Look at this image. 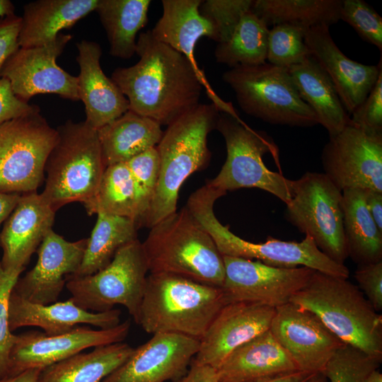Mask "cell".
I'll list each match as a JSON object with an SVG mask.
<instances>
[{"mask_svg": "<svg viewBox=\"0 0 382 382\" xmlns=\"http://www.w3.org/2000/svg\"><path fill=\"white\" fill-rule=\"evenodd\" d=\"M150 228L142 243L150 273L175 274L222 286L225 275L223 256L186 207Z\"/></svg>", "mask_w": 382, "mask_h": 382, "instance_id": "obj_5", "label": "cell"}, {"mask_svg": "<svg viewBox=\"0 0 382 382\" xmlns=\"http://www.w3.org/2000/svg\"><path fill=\"white\" fill-rule=\"evenodd\" d=\"M350 115L355 126L368 133L382 135V70L366 98Z\"/></svg>", "mask_w": 382, "mask_h": 382, "instance_id": "obj_43", "label": "cell"}, {"mask_svg": "<svg viewBox=\"0 0 382 382\" xmlns=\"http://www.w3.org/2000/svg\"><path fill=\"white\" fill-rule=\"evenodd\" d=\"M216 129L224 139L227 156L218 175L207 183L226 193L259 188L286 204L291 198L293 180L269 170L262 159L270 154L279 166V149L272 137L226 113L220 114Z\"/></svg>", "mask_w": 382, "mask_h": 382, "instance_id": "obj_8", "label": "cell"}, {"mask_svg": "<svg viewBox=\"0 0 382 382\" xmlns=\"http://www.w3.org/2000/svg\"><path fill=\"white\" fill-rule=\"evenodd\" d=\"M136 54L135 64L117 68L111 76L129 110L168 126L199 104L203 86L214 104L224 106L197 63L156 40L151 30L140 33Z\"/></svg>", "mask_w": 382, "mask_h": 382, "instance_id": "obj_1", "label": "cell"}, {"mask_svg": "<svg viewBox=\"0 0 382 382\" xmlns=\"http://www.w3.org/2000/svg\"><path fill=\"white\" fill-rule=\"evenodd\" d=\"M190 369L177 382H219L216 369L207 365L190 364Z\"/></svg>", "mask_w": 382, "mask_h": 382, "instance_id": "obj_47", "label": "cell"}, {"mask_svg": "<svg viewBox=\"0 0 382 382\" xmlns=\"http://www.w3.org/2000/svg\"><path fill=\"white\" fill-rule=\"evenodd\" d=\"M314 374H315L298 371L271 378L252 382H309Z\"/></svg>", "mask_w": 382, "mask_h": 382, "instance_id": "obj_50", "label": "cell"}, {"mask_svg": "<svg viewBox=\"0 0 382 382\" xmlns=\"http://www.w3.org/2000/svg\"><path fill=\"white\" fill-rule=\"evenodd\" d=\"M222 256L225 275L221 289L226 304L255 302L276 308L289 303L315 271L307 267H277L258 260Z\"/></svg>", "mask_w": 382, "mask_h": 382, "instance_id": "obj_15", "label": "cell"}, {"mask_svg": "<svg viewBox=\"0 0 382 382\" xmlns=\"http://www.w3.org/2000/svg\"><path fill=\"white\" fill-rule=\"evenodd\" d=\"M363 382H382V374L378 369L371 371Z\"/></svg>", "mask_w": 382, "mask_h": 382, "instance_id": "obj_53", "label": "cell"}, {"mask_svg": "<svg viewBox=\"0 0 382 382\" xmlns=\"http://www.w3.org/2000/svg\"><path fill=\"white\" fill-rule=\"evenodd\" d=\"M76 45L80 68L77 76L79 100L85 106V122L97 130L127 112L129 102L112 79L104 74L100 63V45L82 40Z\"/></svg>", "mask_w": 382, "mask_h": 382, "instance_id": "obj_23", "label": "cell"}, {"mask_svg": "<svg viewBox=\"0 0 382 382\" xmlns=\"http://www.w3.org/2000/svg\"><path fill=\"white\" fill-rule=\"evenodd\" d=\"M270 331L299 371L316 374L343 343L312 312L289 302L275 308Z\"/></svg>", "mask_w": 382, "mask_h": 382, "instance_id": "obj_17", "label": "cell"}, {"mask_svg": "<svg viewBox=\"0 0 382 382\" xmlns=\"http://www.w3.org/2000/svg\"><path fill=\"white\" fill-rule=\"evenodd\" d=\"M83 204L88 215L105 214L126 217L138 225L140 213L137 195L127 163L107 166L96 192Z\"/></svg>", "mask_w": 382, "mask_h": 382, "instance_id": "obj_35", "label": "cell"}, {"mask_svg": "<svg viewBox=\"0 0 382 382\" xmlns=\"http://www.w3.org/2000/svg\"><path fill=\"white\" fill-rule=\"evenodd\" d=\"M97 132L105 167L156 146L163 133L160 124L130 110Z\"/></svg>", "mask_w": 382, "mask_h": 382, "instance_id": "obj_28", "label": "cell"}, {"mask_svg": "<svg viewBox=\"0 0 382 382\" xmlns=\"http://www.w3.org/2000/svg\"><path fill=\"white\" fill-rule=\"evenodd\" d=\"M225 304L220 287L179 275L150 273L136 323L149 334L199 340Z\"/></svg>", "mask_w": 382, "mask_h": 382, "instance_id": "obj_4", "label": "cell"}, {"mask_svg": "<svg viewBox=\"0 0 382 382\" xmlns=\"http://www.w3.org/2000/svg\"><path fill=\"white\" fill-rule=\"evenodd\" d=\"M340 16L361 38L381 51L382 18L369 4L363 0H343Z\"/></svg>", "mask_w": 382, "mask_h": 382, "instance_id": "obj_41", "label": "cell"}, {"mask_svg": "<svg viewBox=\"0 0 382 382\" xmlns=\"http://www.w3.org/2000/svg\"><path fill=\"white\" fill-rule=\"evenodd\" d=\"M99 0H37L23 6L18 34L20 47L45 45L64 29L96 11Z\"/></svg>", "mask_w": 382, "mask_h": 382, "instance_id": "obj_26", "label": "cell"}, {"mask_svg": "<svg viewBox=\"0 0 382 382\" xmlns=\"http://www.w3.org/2000/svg\"><path fill=\"white\" fill-rule=\"evenodd\" d=\"M382 359L344 344L327 364L323 374L328 382H363Z\"/></svg>", "mask_w": 382, "mask_h": 382, "instance_id": "obj_38", "label": "cell"}, {"mask_svg": "<svg viewBox=\"0 0 382 382\" xmlns=\"http://www.w3.org/2000/svg\"><path fill=\"white\" fill-rule=\"evenodd\" d=\"M275 308L255 302L225 304L199 339L191 364L218 369L238 347L270 330Z\"/></svg>", "mask_w": 382, "mask_h": 382, "instance_id": "obj_19", "label": "cell"}, {"mask_svg": "<svg viewBox=\"0 0 382 382\" xmlns=\"http://www.w3.org/2000/svg\"><path fill=\"white\" fill-rule=\"evenodd\" d=\"M199 347V340L192 337L154 334L102 382H177L187 372Z\"/></svg>", "mask_w": 382, "mask_h": 382, "instance_id": "obj_18", "label": "cell"}, {"mask_svg": "<svg viewBox=\"0 0 382 382\" xmlns=\"http://www.w3.org/2000/svg\"><path fill=\"white\" fill-rule=\"evenodd\" d=\"M342 212L348 257L358 265L382 261V231L367 209L362 189L342 191Z\"/></svg>", "mask_w": 382, "mask_h": 382, "instance_id": "obj_31", "label": "cell"}, {"mask_svg": "<svg viewBox=\"0 0 382 382\" xmlns=\"http://www.w3.org/2000/svg\"><path fill=\"white\" fill-rule=\"evenodd\" d=\"M148 272L142 243L136 239L119 248L110 262L100 271L68 277L66 287L71 299L83 309L104 312L121 305L137 322Z\"/></svg>", "mask_w": 382, "mask_h": 382, "instance_id": "obj_10", "label": "cell"}, {"mask_svg": "<svg viewBox=\"0 0 382 382\" xmlns=\"http://www.w3.org/2000/svg\"><path fill=\"white\" fill-rule=\"evenodd\" d=\"M219 112L213 103L199 104L168 125L156 146L160 158L157 187L139 227L151 228L176 212L183 183L209 162L207 137L216 128Z\"/></svg>", "mask_w": 382, "mask_h": 382, "instance_id": "obj_2", "label": "cell"}, {"mask_svg": "<svg viewBox=\"0 0 382 382\" xmlns=\"http://www.w3.org/2000/svg\"><path fill=\"white\" fill-rule=\"evenodd\" d=\"M367 209L378 229L382 231V192L363 190Z\"/></svg>", "mask_w": 382, "mask_h": 382, "instance_id": "obj_48", "label": "cell"}, {"mask_svg": "<svg viewBox=\"0 0 382 382\" xmlns=\"http://www.w3.org/2000/svg\"><path fill=\"white\" fill-rule=\"evenodd\" d=\"M55 212L37 192L21 195L0 231L3 252L0 262L4 270L25 269L32 255L52 229Z\"/></svg>", "mask_w": 382, "mask_h": 382, "instance_id": "obj_22", "label": "cell"}, {"mask_svg": "<svg viewBox=\"0 0 382 382\" xmlns=\"http://www.w3.org/2000/svg\"><path fill=\"white\" fill-rule=\"evenodd\" d=\"M121 311L111 309L91 312L76 305L70 298L50 304L30 302L13 291L9 300V326L13 332L23 327H38L47 335L67 332L79 324L108 329L119 325Z\"/></svg>", "mask_w": 382, "mask_h": 382, "instance_id": "obj_24", "label": "cell"}, {"mask_svg": "<svg viewBox=\"0 0 382 382\" xmlns=\"http://www.w3.org/2000/svg\"><path fill=\"white\" fill-rule=\"evenodd\" d=\"M267 25L251 10L241 18L230 39L219 43L214 50L217 62L232 68L266 63Z\"/></svg>", "mask_w": 382, "mask_h": 382, "instance_id": "obj_36", "label": "cell"}, {"mask_svg": "<svg viewBox=\"0 0 382 382\" xmlns=\"http://www.w3.org/2000/svg\"><path fill=\"white\" fill-rule=\"evenodd\" d=\"M308 28L292 24L273 25L268 35L267 60L269 64L288 69L311 56L305 43Z\"/></svg>", "mask_w": 382, "mask_h": 382, "instance_id": "obj_37", "label": "cell"}, {"mask_svg": "<svg viewBox=\"0 0 382 382\" xmlns=\"http://www.w3.org/2000/svg\"><path fill=\"white\" fill-rule=\"evenodd\" d=\"M216 371L219 382H252L299 370L268 330L235 349Z\"/></svg>", "mask_w": 382, "mask_h": 382, "instance_id": "obj_25", "label": "cell"}, {"mask_svg": "<svg viewBox=\"0 0 382 382\" xmlns=\"http://www.w3.org/2000/svg\"><path fill=\"white\" fill-rule=\"evenodd\" d=\"M24 270H4L0 262V380L7 376L9 356L16 339L9 326L10 296Z\"/></svg>", "mask_w": 382, "mask_h": 382, "instance_id": "obj_42", "label": "cell"}, {"mask_svg": "<svg viewBox=\"0 0 382 382\" xmlns=\"http://www.w3.org/2000/svg\"><path fill=\"white\" fill-rule=\"evenodd\" d=\"M226 194L206 183L191 194L185 206L209 234L222 255L258 260L277 267H307L327 274L349 277L347 266L334 262L323 253L308 235L300 242L269 236L265 242L256 243L232 233L228 226H224L218 220L214 212L215 201Z\"/></svg>", "mask_w": 382, "mask_h": 382, "instance_id": "obj_6", "label": "cell"}, {"mask_svg": "<svg viewBox=\"0 0 382 382\" xmlns=\"http://www.w3.org/2000/svg\"><path fill=\"white\" fill-rule=\"evenodd\" d=\"M41 369H30L11 377H6L0 382H37Z\"/></svg>", "mask_w": 382, "mask_h": 382, "instance_id": "obj_51", "label": "cell"}, {"mask_svg": "<svg viewBox=\"0 0 382 382\" xmlns=\"http://www.w3.org/2000/svg\"><path fill=\"white\" fill-rule=\"evenodd\" d=\"M150 0H99L96 11L105 30L110 54L128 59L136 54V37L148 21Z\"/></svg>", "mask_w": 382, "mask_h": 382, "instance_id": "obj_32", "label": "cell"}, {"mask_svg": "<svg viewBox=\"0 0 382 382\" xmlns=\"http://www.w3.org/2000/svg\"><path fill=\"white\" fill-rule=\"evenodd\" d=\"M21 195L0 192V226L16 207Z\"/></svg>", "mask_w": 382, "mask_h": 382, "instance_id": "obj_49", "label": "cell"}, {"mask_svg": "<svg viewBox=\"0 0 382 382\" xmlns=\"http://www.w3.org/2000/svg\"><path fill=\"white\" fill-rule=\"evenodd\" d=\"M287 221L311 237L318 248L334 262L348 257L343 228L342 192L324 174L306 172L293 180L286 204Z\"/></svg>", "mask_w": 382, "mask_h": 382, "instance_id": "obj_11", "label": "cell"}, {"mask_svg": "<svg viewBox=\"0 0 382 382\" xmlns=\"http://www.w3.org/2000/svg\"><path fill=\"white\" fill-rule=\"evenodd\" d=\"M341 0H253L251 11L267 26L292 24L310 28L340 20Z\"/></svg>", "mask_w": 382, "mask_h": 382, "instance_id": "obj_34", "label": "cell"}, {"mask_svg": "<svg viewBox=\"0 0 382 382\" xmlns=\"http://www.w3.org/2000/svg\"><path fill=\"white\" fill-rule=\"evenodd\" d=\"M87 241H68L50 230L38 247L35 265L18 278L13 291L33 303L56 302L66 279L79 268Z\"/></svg>", "mask_w": 382, "mask_h": 382, "instance_id": "obj_20", "label": "cell"}, {"mask_svg": "<svg viewBox=\"0 0 382 382\" xmlns=\"http://www.w3.org/2000/svg\"><path fill=\"white\" fill-rule=\"evenodd\" d=\"M56 129L57 139L46 161L45 185L40 193L54 211L90 199L106 168L96 129L85 121L71 120Z\"/></svg>", "mask_w": 382, "mask_h": 382, "instance_id": "obj_7", "label": "cell"}, {"mask_svg": "<svg viewBox=\"0 0 382 382\" xmlns=\"http://www.w3.org/2000/svg\"><path fill=\"white\" fill-rule=\"evenodd\" d=\"M253 4V0H206L201 3L199 12L214 26L219 44L230 39Z\"/></svg>", "mask_w": 382, "mask_h": 382, "instance_id": "obj_40", "label": "cell"}, {"mask_svg": "<svg viewBox=\"0 0 382 382\" xmlns=\"http://www.w3.org/2000/svg\"><path fill=\"white\" fill-rule=\"evenodd\" d=\"M309 382H328V381L323 372H318L312 376Z\"/></svg>", "mask_w": 382, "mask_h": 382, "instance_id": "obj_54", "label": "cell"}, {"mask_svg": "<svg viewBox=\"0 0 382 382\" xmlns=\"http://www.w3.org/2000/svg\"><path fill=\"white\" fill-rule=\"evenodd\" d=\"M57 139L40 108L0 125V192H36Z\"/></svg>", "mask_w": 382, "mask_h": 382, "instance_id": "obj_12", "label": "cell"}, {"mask_svg": "<svg viewBox=\"0 0 382 382\" xmlns=\"http://www.w3.org/2000/svg\"><path fill=\"white\" fill-rule=\"evenodd\" d=\"M21 23V17L16 14L0 19V74L7 59L20 47L18 39Z\"/></svg>", "mask_w": 382, "mask_h": 382, "instance_id": "obj_46", "label": "cell"}, {"mask_svg": "<svg viewBox=\"0 0 382 382\" xmlns=\"http://www.w3.org/2000/svg\"><path fill=\"white\" fill-rule=\"evenodd\" d=\"M287 70L299 95L312 109L318 123L328 131L330 137L340 133L350 123V116L332 81L313 57L310 56Z\"/></svg>", "mask_w": 382, "mask_h": 382, "instance_id": "obj_27", "label": "cell"}, {"mask_svg": "<svg viewBox=\"0 0 382 382\" xmlns=\"http://www.w3.org/2000/svg\"><path fill=\"white\" fill-rule=\"evenodd\" d=\"M354 278L376 311H382V261L358 265Z\"/></svg>", "mask_w": 382, "mask_h": 382, "instance_id": "obj_44", "label": "cell"}, {"mask_svg": "<svg viewBox=\"0 0 382 382\" xmlns=\"http://www.w3.org/2000/svg\"><path fill=\"white\" fill-rule=\"evenodd\" d=\"M305 43L310 54L332 81L349 115L366 98L382 70L377 66L360 64L348 58L333 41L327 25L308 28Z\"/></svg>", "mask_w": 382, "mask_h": 382, "instance_id": "obj_21", "label": "cell"}, {"mask_svg": "<svg viewBox=\"0 0 382 382\" xmlns=\"http://www.w3.org/2000/svg\"><path fill=\"white\" fill-rule=\"evenodd\" d=\"M72 37L60 33L45 45L19 47L5 62L0 76L6 79L14 94L25 102L35 95L46 93L79 100L77 76L56 62Z\"/></svg>", "mask_w": 382, "mask_h": 382, "instance_id": "obj_14", "label": "cell"}, {"mask_svg": "<svg viewBox=\"0 0 382 382\" xmlns=\"http://www.w3.org/2000/svg\"><path fill=\"white\" fill-rule=\"evenodd\" d=\"M246 114L272 125L309 127L317 117L299 95L287 69L270 64L230 69L222 75Z\"/></svg>", "mask_w": 382, "mask_h": 382, "instance_id": "obj_9", "label": "cell"}, {"mask_svg": "<svg viewBox=\"0 0 382 382\" xmlns=\"http://www.w3.org/2000/svg\"><path fill=\"white\" fill-rule=\"evenodd\" d=\"M324 174L342 192L370 189L382 192V135L351 122L330 137L321 154Z\"/></svg>", "mask_w": 382, "mask_h": 382, "instance_id": "obj_13", "label": "cell"}, {"mask_svg": "<svg viewBox=\"0 0 382 382\" xmlns=\"http://www.w3.org/2000/svg\"><path fill=\"white\" fill-rule=\"evenodd\" d=\"M15 7L9 0H0V18H4L14 13Z\"/></svg>", "mask_w": 382, "mask_h": 382, "instance_id": "obj_52", "label": "cell"}, {"mask_svg": "<svg viewBox=\"0 0 382 382\" xmlns=\"http://www.w3.org/2000/svg\"><path fill=\"white\" fill-rule=\"evenodd\" d=\"M289 302L317 316L343 343L382 359V316L347 279L315 270Z\"/></svg>", "mask_w": 382, "mask_h": 382, "instance_id": "obj_3", "label": "cell"}, {"mask_svg": "<svg viewBox=\"0 0 382 382\" xmlns=\"http://www.w3.org/2000/svg\"><path fill=\"white\" fill-rule=\"evenodd\" d=\"M133 178L140 213L138 226L146 214L154 195L160 172V158L156 146L126 162Z\"/></svg>", "mask_w": 382, "mask_h": 382, "instance_id": "obj_39", "label": "cell"}, {"mask_svg": "<svg viewBox=\"0 0 382 382\" xmlns=\"http://www.w3.org/2000/svg\"><path fill=\"white\" fill-rule=\"evenodd\" d=\"M133 350L122 342L96 347L42 369L37 382H102Z\"/></svg>", "mask_w": 382, "mask_h": 382, "instance_id": "obj_30", "label": "cell"}, {"mask_svg": "<svg viewBox=\"0 0 382 382\" xmlns=\"http://www.w3.org/2000/svg\"><path fill=\"white\" fill-rule=\"evenodd\" d=\"M130 323L125 320L108 329L95 330L78 325L67 332L55 335L37 330L16 335L6 377L30 369H43L86 349L121 342L128 335Z\"/></svg>", "mask_w": 382, "mask_h": 382, "instance_id": "obj_16", "label": "cell"}, {"mask_svg": "<svg viewBox=\"0 0 382 382\" xmlns=\"http://www.w3.org/2000/svg\"><path fill=\"white\" fill-rule=\"evenodd\" d=\"M40 108L18 98L11 89L9 81L0 78V125L31 113Z\"/></svg>", "mask_w": 382, "mask_h": 382, "instance_id": "obj_45", "label": "cell"}, {"mask_svg": "<svg viewBox=\"0 0 382 382\" xmlns=\"http://www.w3.org/2000/svg\"><path fill=\"white\" fill-rule=\"evenodd\" d=\"M162 16L151 33L158 41L183 54L192 62L196 43L202 37L216 41L214 26L199 12L202 0H163Z\"/></svg>", "mask_w": 382, "mask_h": 382, "instance_id": "obj_29", "label": "cell"}, {"mask_svg": "<svg viewBox=\"0 0 382 382\" xmlns=\"http://www.w3.org/2000/svg\"><path fill=\"white\" fill-rule=\"evenodd\" d=\"M97 215L80 267L70 277H83L100 271L110 262L119 248L137 239L139 226L135 221L105 214Z\"/></svg>", "mask_w": 382, "mask_h": 382, "instance_id": "obj_33", "label": "cell"}]
</instances>
